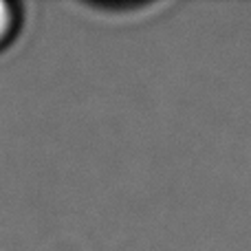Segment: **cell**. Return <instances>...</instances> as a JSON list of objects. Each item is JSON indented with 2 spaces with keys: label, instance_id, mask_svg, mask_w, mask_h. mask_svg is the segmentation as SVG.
<instances>
[{
  "label": "cell",
  "instance_id": "6da1fadb",
  "mask_svg": "<svg viewBox=\"0 0 251 251\" xmlns=\"http://www.w3.org/2000/svg\"><path fill=\"white\" fill-rule=\"evenodd\" d=\"M16 29V9L9 2H0V47L7 44Z\"/></svg>",
  "mask_w": 251,
  "mask_h": 251
}]
</instances>
